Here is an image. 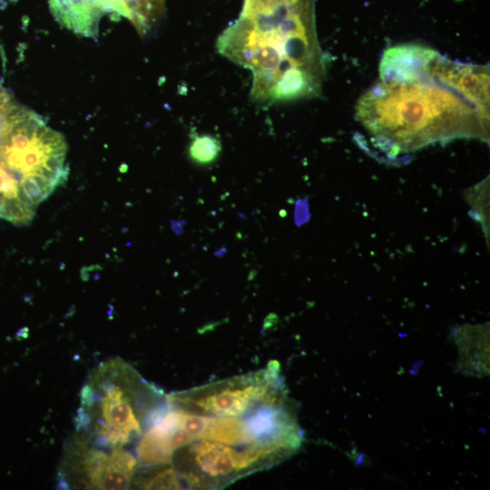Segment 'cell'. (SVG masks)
Instances as JSON below:
<instances>
[{"mask_svg": "<svg viewBox=\"0 0 490 490\" xmlns=\"http://www.w3.org/2000/svg\"><path fill=\"white\" fill-rule=\"evenodd\" d=\"M359 116L369 133L390 153L414 151L439 140L476 134L473 110L446 89L408 81H386L367 94Z\"/></svg>", "mask_w": 490, "mask_h": 490, "instance_id": "6da1fadb", "label": "cell"}, {"mask_svg": "<svg viewBox=\"0 0 490 490\" xmlns=\"http://www.w3.org/2000/svg\"><path fill=\"white\" fill-rule=\"evenodd\" d=\"M67 144L40 116L17 105L5 114L0 132V164L37 206L66 181Z\"/></svg>", "mask_w": 490, "mask_h": 490, "instance_id": "7a4b0ae2", "label": "cell"}, {"mask_svg": "<svg viewBox=\"0 0 490 490\" xmlns=\"http://www.w3.org/2000/svg\"><path fill=\"white\" fill-rule=\"evenodd\" d=\"M157 391L146 383L130 365L115 358L93 372L90 382L81 390V407L77 411L76 428L93 432L100 445L122 446L142 433L140 397Z\"/></svg>", "mask_w": 490, "mask_h": 490, "instance_id": "3957f363", "label": "cell"}, {"mask_svg": "<svg viewBox=\"0 0 490 490\" xmlns=\"http://www.w3.org/2000/svg\"><path fill=\"white\" fill-rule=\"evenodd\" d=\"M285 387L277 362L262 370L166 396L175 407L206 415H240Z\"/></svg>", "mask_w": 490, "mask_h": 490, "instance_id": "277c9868", "label": "cell"}, {"mask_svg": "<svg viewBox=\"0 0 490 490\" xmlns=\"http://www.w3.org/2000/svg\"><path fill=\"white\" fill-rule=\"evenodd\" d=\"M70 465L79 483L88 489H127L136 472L137 459L122 446L111 454L87 447L76 440L69 451Z\"/></svg>", "mask_w": 490, "mask_h": 490, "instance_id": "5b68a950", "label": "cell"}, {"mask_svg": "<svg viewBox=\"0 0 490 490\" xmlns=\"http://www.w3.org/2000/svg\"><path fill=\"white\" fill-rule=\"evenodd\" d=\"M48 3L60 24L86 37H96L99 23L105 15L130 19L123 0H48Z\"/></svg>", "mask_w": 490, "mask_h": 490, "instance_id": "8992f818", "label": "cell"}, {"mask_svg": "<svg viewBox=\"0 0 490 490\" xmlns=\"http://www.w3.org/2000/svg\"><path fill=\"white\" fill-rule=\"evenodd\" d=\"M130 20L139 32L144 33L162 9L163 0H123Z\"/></svg>", "mask_w": 490, "mask_h": 490, "instance_id": "52a82bcc", "label": "cell"}, {"mask_svg": "<svg viewBox=\"0 0 490 490\" xmlns=\"http://www.w3.org/2000/svg\"><path fill=\"white\" fill-rule=\"evenodd\" d=\"M220 149V143L215 137L201 135L191 142L189 155L196 163L208 164L216 160Z\"/></svg>", "mask_w": 490, "mask_h": 490, "instance_id": "ba28073f", "label": "cell"}, {"mask_svg": "<svg viewBox=\"0 0 490 490\" xmlns=\"http://www.w3.org/2000/svg\"><path fill=\"white\" fill-rule=\"evenodd\" d=\"M144 489H180V478L172 467H162L151 473L141 484Z\"/></svg>", "mask_w": 490, "mask_h": 490, "instance_id": "9c48e42d", "label": "cell"}, {"mask_svg": "<svg viewBox=\"0 0 490 490\" xmlns=\"http://www.w3.org/2000/svg\"><path fill=\"white\" fill-rule=\"evenodd\" d=\"M297 0H245L242 17L268 15L293 5Z\"/></svg>", "mask_w": 490, "mask_h": 490, "instance_id": "30bf717a", "label": "cell"}]
</instances>
